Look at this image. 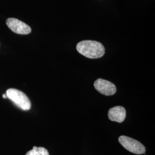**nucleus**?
Returning <instances> with one entry per match:
<instances>
[{"instance_id": "1", "label": "nucleus", "mask_w": 155, "mask_h": 155, "mask_svg": "<svg viewBox=\"0 0 155 155\" xmlns=\"http://www.w3.org/2000/svg\"><path fill=\"white\" fill-rule=\"evenodd\" d=\"M78 52L90 59L100 58L104 55L105 49L100 42L94 40H84L77 45Z\"/></svg>"}, {"instance_id": "4", "label": "nucleus", "mask_w": 155, "mask_h": 155, "mask_svg": "<svg viewBox=\"0 0 155 155\" xmlns=\"http://www.w3.org/2000/svg\"><path fill=\"white\" fill-rule=\"evenodd\" d=\"M6 22L8 27L15 33L27 35L31 32V28L28 25L16 18H9Z\"/></svg>"}, {"instance_id": "5", "label": "nucleus", "mask_w": 155, "mask_h": 155, "mask_svg": "<svg viewBox=\"0 0 155 155\" xmlns=\"http://www.w3.org/2000/svg\"><path fill=\"white\" fill-rule=\"evenodd\" d=\"M94 87L103 95L110 96L116 93L117 89L114 84L102 79H98L95 81Z\"/></svg>"}, {"instance_id": "7", "label": "nucleus", "mask_w": 155, "mask_h": 155, "mask_svg": "<svg viewBox=\"0 0 155 155\" xmlns=\"http://www.w3.org/2000/svg\"><path fill=\"white\" fill-rule=\"evenodd\" d=\"M25 155H50L49 152L43 147H33V149L26 153Z\"/></svg>"}, {"instance_id": "3", "label": "nucleus", "mask_w": 155, "mask_h": 155, "mask_svg": "<svg viewBox=\"0 0 155 155\" xmlns=\"http://www.w3.org/2000/svg\"><path fill=\"white\" fill-rule=\"evenodd\" d=\"M120 143L128 151L137 155L145 153V147L138 141L125 136H121L118 139Z\"/></svg>"}, {"instance_id": "2", "label": "nucleus", "mask_w": 155, "mask_h": 155, "mask_svg": "<svg viewBox=\"0 0 155 155\" xmlns=\"http://www.w3.org/2000/svg\"><path fill=\"white\" fill-rule=\"evenodd\" d=\"M6 94L8 98L21 109L25 111L30 110L31 107V101L26 94L21 91L15 89H9L7 90Z\"/></svg>"}, {"instance_id": "6", "label": "nucleus", "mask_w": 155, "mask_h": 155, "mask_svg": "<svg viewBox=\"0 0 155 155\" xmlns=\"http://www.w3.org/2000/svg\"><path fill=\"white\" fill-rule=\"evenodd\" d=\"M108 117L112 121L121 123L126 117V110L122 106H117L111 108L108 112Z\"/></svg>"}, {"instance_id": "8", "label": "nucleus", "mask_w": 155, "mask_h": 155, "mask_svg": "<svg viewBox=\"0 0 155 155\" xmlns=\"http://www.w3.org/2000/svg\"><path fill=\"white\" fill-rule=\"evenodd\" d=\"M2 97H3V98H8V97H7L6 94H3Z\"/></svg>"}]
</instances>
